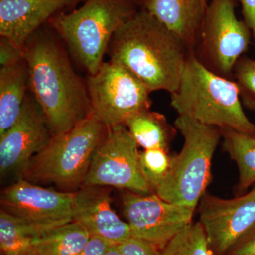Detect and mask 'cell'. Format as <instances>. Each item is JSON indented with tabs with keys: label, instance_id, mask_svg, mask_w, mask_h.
Masks as SVG:
<instances>
[{
	"label": "cell",
	"instance_id": "1",
	"mask_svg": "<svg viewBox=\"0 0 255 255\" xmlns=\"http://www.w3.org/2000/svg\"><path fill=\"white\" fill-rule=\"evenodd\" d=\"M30 92L52 134L65 132L92 114L86 82L75 71L58 37L42 27L23 46Z\"/></svg>",
	"mask_w": 255,
	"mask_h": 255
},
{
	"label": "cell",
	"instance_id": "2",
	"mask_svg": "<svg viewBox=\"0 0 255 255\" xmlns=\"http://www.w3.org/2000/svg\"><path fill=\"white\" fill-rule=\"evenodd\" d=\"M110 60L138 77L151 92L174 93L191 52L177 34L145 9L137 11L116 32Z\"/></svg>",
	"mask_w": 255,
	"mask_h": 255
},
{
	"label": "cell",
	"instance_id": "3",
	"mask_svg": "<svg viewBox=\"0 0 255 255\" xmlns=\"http://www.w3.org/2000/svg\"><path fill=\"white\" fill-rule=\"evenodd\" d=\"M171 106L179 116L220 129L255 137V124L242 106L240 89L232 79L214 73L191 53Z\"/></svg>",
	"mask_w": 255,
	"mask_h": 255
},
{
	"label": "cell",
	"instance_id": "4",
	"mask_svg": "<svg viewBox=\"0 0 255 255\" xmlns=\"http://www.w3.org/2000/svg\"><path fill=\"white\" fill-rule=\"evenodd\" d=\"M107 131V127L92 114L68 131L53 135L32 157L19 179L75 192L83 186L96 149Z\"/></svg>",
	"mask_w": 255,
	"mask_h": 255
},
{
	"label": "cell",
	"instance_id": "5",
	"mask_svg": "<svg viewBox=\"0 0 255 255\" xmlns=\"http://www.w3.org/2000/svg\"><path fill=\"white\" fill-rule=\"evenodd\" d=\"M132 0H85L71 12L61 13L49 23L88 75L104 63L116 32L137 12Z\"/></svg>",
	"mask_w": 255,
	"mask_h": 255
},
{
	"label": "cell",
	"instance_id": "6",
	"mask_svg": "<svg viewBox=\"0 0 255 255\" xmlns=\"http://www.w3.org/2000/svg\"><path fill=\"white\" fill-rule=\"evenodd\" d=\"M174 127L184 138L182 150L172 156L167 177L155 192L164 201L196 209L211 179L221 129L178 116Z\"/></svg>",
	"mask_w": 255,
	"mask_h": 255
},
{
	"label": "cell",
	"instance_id": "7",
	"mask_svg": "<svg viewBox=\"0 0 255 255\" xmlns=\"http://www.w3.org/2000/svg\"><path fill=\"white\" fill-rule=\"evenodd\" d=\"M86 85L92 114L106 127L125 125L135 114L150 110L151 92L130 70L116 62H104L88 75Z\"/></svg>",
	"mask_w": 255,
	"mask_h": 255
},
{
	"label": "cell",
	"instance_id": "8",
	"mask_svg": "<svg viewBox=\"0 0 255 255\" xmlns=\"http://www.w3.org/2000/svg\"><path fill=\"white\" fill-rule=\"evenodd\" d=\"M252 36L246 21L236 16L233 0H211L194 54L214 73L233 79Z\"/></svg>",
	"mask_w": 255,
	"mask_h": 255
},
{
	"label": "cell",
	"instance_id": "9",
	"mask_svg": "<svg viewBox=\"0 0 255 255\" xmlns=\"http://www.w3.org/2000/svg\"><path fill=\"white\" fill-rule=\"evenodd\" d=\"M138 147L125 125L107 127L83 186L116 187L142 195L150 194L152 189L142 172Z\"/></svg>",
	"mask_w": 255,
	"mask_h": 255
},
{
	"label": "cell",
	"instance_id": "10",
	"mask_svg": "<svg viewBox=\"0 0 255 255\" xmlns=\"http://www.w3.org/2000/svg\"><path fill=\"white\" fill-rule=\"evenodd\" d=\"M122 202L132 237L159 251L192 222L195 211L164 201L156 194L142 195L127 190L122 195Z\"/></svg>",
	"mask_w": 255,
	"mask_h": 255
},
{
	"label": "cell",
	"instance_id": "11",
	"mask_svg": "<svg viewBox=\"0 0 255 255\" xmlns=\"http://www.w3.org/2000/svg\"><path fill=\"white\" fill-rule=\"evenodd\" d=\"M75 192L46 189L18 179L1 191V209L43 231L73 221Z\"/></svg>",
	"mask_w": 255,
	"mask_h": 255
},
{
	"label": "cell",
	"instance_id": "12",
	"mask_svg": "<svg viewBox=\"0 0 255 255\" xmlns=\"http://www.w3.org/2000/svg\"><path fill=\"white\" fill-rule=\"evenodd\" d=\"M199 204V222L213 255H225L255 226V187L231 199L205 193Z\"/></svg>",
	"mask_w": 255,
	"mask_h": 255
},
{
	"label": "cell",
	"instance_id": "13",
	"mask_svg": "<svg viewBox=\"0 0 255 255\" xmlns=\"http://www.w3.org/2000/svg\"><path fill=\"white\" fill-rule=\"evenodd\" d=\"M53 136L43 110L28 92L17 120L0 135V174L1 177H21L32 157Z\"/></svg>",
	"mask_w": 255,
	"mask_h": 255
},
{
	"label": "cell",
	"instance_id": "14",
	"mask_svg": "<svg viewBox=\"0 0 255 255\" xmlns=\"http://www.w3.org/2000/svg\"><path fill=\"white\" fill-rule=\"evenodd\" d=\"M73 221L81 224L90 236L102 238L111 245H119L132 237L130 226L111 205L110 189L82 186L75 191Z\"/></svg>",
	"mask_w": 255,
	"mask_h": 255
},
{
	"label": "cell",
	"instance_id": "15",
	"mask_svg": "<svg viewBox=\"0 0 255 255\" xmlns=\"http://www.w3.org/2000/svg\"><path fill=\"white\" fill-rule=\"evenodd\" d=\"M85 0H0V36L23 48L51 18Z\"/></svg>",
	"mask_w": 255,
	"mask_h": 255
},
{
	"label": "cell",
	"instance_id": "16",
	"mask_svg": "<svg viewBox=\"0 0 255 255\" xmlns=\"http://www.w3.org/2000/svg\"><path fill=\"white\" fill-rule=\"evenodd\" d=\"M208 5L207 0H147L145 9L177 34L194 53Z\"/></svg>",
	"mask_w": 255,
	"mask_h": 255
},
{
	"label": "cell",
	"instance_id": "17",
	"mask_svg": "<svg viewBox=\"0 0 255 255\" xmlns=\"http://www.w3.org/2000/svg\"><path fill=\"white\" fill-rule=\"evenodd\" d=\"M30 90L26 60L1 67L0 70V135L17 120Z\"/></svg>",
	"mask_w": 255,
	"mask_h": 255
},
{
	"label": "cell",
	"instance_id": "18",
	"mask_svg": "<svg viewBox=\"0 0 255 255\" xmlns=\"http://www.w3.org/2000/svg\"><path fill=\"white\" fill-rule=\"evenodd\" d=\"M125 126L137 145L144 150L160 148L169 151L177 130L163 114L150 110L135 114Z\"/></svg>",
	"mask_w": 255,
	"mask_h": 255
},
{
	"label": "cell",
	"instance_id": "19",
	"mask_svg": "<svg viewBox=\"0 0 255 255\" xmlns=\"http://www.w3.org/2000/svg\"><path fill=\"white\" fill-rule=\"evenodd\" d=\"M90 233L76 221L53 228L39 236L32 255H77L86 246Z\"/></svg>",
	"mask_w": 255,
	"mask_h": 255
},
{
	"label": "cell",
	"instance_id": "20",
	"mask_svg": "<svg viewBox=\"0 0 255 255\" xmlns=\"http://www.w3.org/2000/svg\"><path fill=\"white\" fill-rule=\"evenodd\" d=\"M221 131L225 150L237 164L238 189L243 192L255 184V137L232 129Z\"/></svg>",
	"mask_w": 255,
	"mask_h": 255
},
{
	"label": "cell",
	"instance_id": "21",
	"mask_svg": "<svg viewBox=\"0 0 255 255\" xmlns=\"http://www.w3.org/2000/svg\"><path fill=\"white\" fill-rule=\"evenodd\" d=\"M46 232L0 211V248L4 255H32L34 242Z\"/></svg>",
	"mask_w": 255,
	"mask_h": 255
},
{
	"label": "cell",
	"instance_id": "22",
	"mask_svg": "<svg viewBox=\"0 0 255 255\" xmlns=\"http://www.w3.org/2000/svg\"><path fill=\"white\" fill-rule=\"evenodd\" d=\"M159 255H213L200 222L189 223L159 251Z\"/></svg>",
	"mask_w": 255,
	"mask_h": 255
},
{
	"label": "cell",
	"instance_id": "23",
	"mask_svg": "<svg viewBox=\"0 0 255 255\" xmlns=\"http://www.w3.org/2000/svg\"><path fill=\"white\" fill-rule=\"evenodd\" d=\"M172 157L169 151L164 149H147L140 152L142 172L152 191H155L167 177Z\"/></svg>",
	"mask_w": 255,
	"mask_h": 255
},
{
	"label": "cell",
	"instance_id": "24",
	"mask_svg": "<svg viewBox=\"0 0 255 255\" xmlns=\"http://www.w3.org/2000/svg\"><path fill=\"white\" fill-rule=\"evenodd\" d=\"M241 100L247 108L255 111V60L242 56L233 70Z\"/></svg>",
	"mask_w": 255,
	"mask_h": 255
},
{
	"label": "cell",
	"instance_id": "25",
	"mask_svg": "<svg viewBox=\"0 0 255 255\" xmlns=\"http://www.w3.org/2000/svg\"><path fill=\"white\" fill-rule=\"evenodd\" d=\"M122 255H159V251L147 242L131 237L118 245Z\"/></svg>",
	"mask_w": 255,
	"mask_h": 255
},
{
	"label": "cell",
	"instance_id": "26",
	"mask_svg": "<svg viewBox=\"0 0 255 255\" xmlns=\"http://www.w3.org/2000/svg\"><path fill=\"white\" fill-rule=\"evenodd\" d=\"M24 58L23 48L4 37L0 38V65L7 66Z\"/></svg>",
	"mask_w": 255,
	"mask_h": 255
},
{
	"label": "cell",
	"instance_id": "27",
	"mask_svg": "<svg viewBox=\"0 0 255 255\" xmlns=\"http://www.w3.org/2000/svg\"><path fill=\"white\" fill-rule=\"evenodd\" d=\"M225 255H255V226L241 238Z\"/></svg>",
	"mask_w": 255,
	"mask_h": 255
},
{
	"label": "cell",
	"instance_id": "28",
	"mask_svg": "<svg viewBox=\"0 0 255 255\" xmlns=\"http://www.w3.org/2000/svg\"><path fill=\"white\" fill-rule=\"evenodd\" d=\"M110 243L102 238L91 236L86 246L77 255H106Z\"/></svg>",
	"mask_w": 255,
	"mask_h": 255
},
{
	"label": "cell",
	"instance_id": "29",
	"mask_svg": "<svg viewBox=\"0 0 255 255\" xmlns=\"http://www.w3.org/2000/svg\"><path fill=\"white\" fill-rule=\"evenodd\" d=\"M238 1L241 4L244 21L251 30L255 46V0H238Z\"/></svg>",
	"mask_w": 255,
	"mask_h": 255
},
{
	"label": "cell",
	"instance_id": "30",
	"mask_svg": "<svg viewBox=\"0 0 255 255\" xmlns=\"http://www.w3.org/2000/svg\"><path fill=\"white\" fill-rule=\"evenodd\" d=\"M106 255H122L118 245H111Z\"/></svg>",
	"mask_w": 255,
	"mask_h": 255
},
{
	"label": "cell",
	"instance_id": "31",
	"mask_svg": "<svg viewBox=\"0 0 255 255\" xmlns=\"http://www.w3.org/2000/svg\"><path fill=\"white\" fill-rule=\"evenodd\" d=\"M140 1H144V2H145V4L146 1H147V0H140Z\"/></svg>",
	"mask_w": 255,
	"mask_h": 255
}]
</instances>
